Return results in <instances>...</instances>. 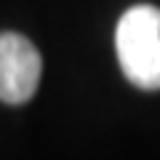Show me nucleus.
Returning a JSON list of instances; mask_svg holds the SVG:
<instances>
[{
  "mask_svg": "<svg viewBox=\"0 0 160 160\" xmlns=\"http://www.w3.org/2000/svg\"><path fill=\"white\" fill-rule=\"evenodd\" d=\"M115 48L123 75L144 91L160 88V8L133 6L118 22Z\"/></svg>",
  "mask_w": 160,
  "mask_h": 160,
  "instance_id": "obj_1",
  "label": "nucleus"
},
{
  "mask_svg": "<svg viewBox=\"0 0 160 160\" xmlns=\"http://www.w3.org/2000/svg\"><path fill=\"white\" fill-rule=\"evenodd\" d=\"M43 72L38 48L19 32H0V102L24 104L35 96Z\"/></svg>",
  "mask_w": 160,
  "mask_h": 160,
  "instance_id": "obj_2",
  "label": "nucleus"
}]
</instances>
